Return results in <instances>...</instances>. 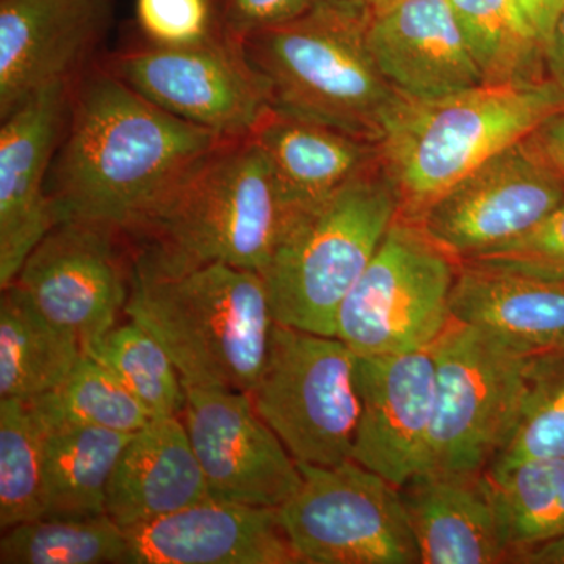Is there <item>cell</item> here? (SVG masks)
Masks as SVG:
<instances>
[{
  "instance_id": "74e56055",
  "label": "cell",
  "mask_w": 564,
  "mask_h": 564,
  "mask_svg": "<svg viewBox=\"0 0 564 564\" xmlns=\"http://www.w3.org/2000/svg\"><path fill=\"white\" fill-rule=\"evenodd\" d=\"M511 564H564V534L514 552Z\"/></svg>"
},
{
  "instance_id": "ffe728a7",
  "label": "cell",
  "mask_w": 564,
  "mask_h": 564,
  "mask_svg": "<svg viewBox=\"0 0 564 564\" xmlns=\"http://www.w3.org/2000/svg\"><path fill=\"white\" fill-rule=\"evenodd\" d=\"M400 494L422 564H502L510 560L486 473L423 469Z\"/></svg>"
},
{
  "instance_id": "d590c367",
  "label": "cell",
  "mask_w": 564,
  "mask_h": 564,
  "mask_svg": "<svg viewBox=\"0 0 564 564\" xmlns=\"http://www.w3.org/2000/svg\"><path fill=\"white\" fill-rule=\"evenodd\" d=\"M530 140L564 182V107L545 117L530 133Z\"/></svg>"
},
{
  "instance_id": "e0dca14e",
  "label": "cell",
  "mask_w": 564,
  "mask_h": 564,
  "mask_svg": "<svg viewBox=\"0 0 564 564\" xmlns=\"http://www.w3.org/2000/svg\"><path fill=\"white\" fill-rule=\"evenodd\" d=\"M110 21L111 0H0V117L73 85Z\"/></svg>"
},
{
  "instance_id": "f1b7e54d",
  "label": "cell",
  "mask_w": 564,
  "mask_h": 564,
  "mask_svg": "<svg viewBox=\"0 0 564 564\" xmlns=\"http://www.w3.org/2000/svg\"><path fill=\"white\" fill-rule=\"evenodd\" d=\"M486 475L510 558L514 552L564 534V458L530 459Z\"/></svg>"
},
{
  "instance_id": "484cf974",
  "label": "cell",
  "mask_w": 564,
  "mask_h": 564,
  "mask_svg": "<svg viewBox=\"0 0 564 564\" xmlns=\"http://www.w3.org/2000/svg\"><path fill=\"white\" fill-rule=\"evenodd\" d=\"M484 85L547 79L544 40L518 0H451Z\"/></svg>"
},
{
  "instance_id": "e575fe53",
  "label": "cell",
  "mask_w": 564,
  "mask_h": 564,
  "mask_svg": "<svg viewBox=\"0 0 564 564\" xmlns=\"http://www.w3.org/2000/svg\"><path fill=\"white\" fill-rule=\"evenodd\" d=\"M321 0H221L223 31L242 41L252 33L267 31L303 17Z\"/></svg>"
},
{
  "instance_id": "2e32d148",
  "label": "cell",
  "mask_w": 564,
  "mask_h": 564,
  "mask_svg": "<svg viewBox=\"0 0 564 564\" xmlns=\"http://www.w3.org/2000/svg\"><path fill=\"white\" fill-rule=\"evenodd\" d=\"M70 88L54 85L2 118L0 128V288L55 226L47 181L68 120Z\"/></svg>"
},
{
  "instance_id": "44dd1931",
  "label": "cell",
  "mask_w": 564,
  "mask_h": 564,
  "mask_svg": "<svg viewBox=\"0 0 564 564\" xmlns=\"http://www.w3.org/2000/svg\"><path fill=\"white\" fill-rule=\"evenodd\" d=\"M454 321L491 334L525 356L564 351V280L480 261L459 263Z\"/></svg>"
},
{
  "instance_id": "9a60e30c",
  "label": "cell",
  "mask_w": 564,
  "mask_h": 564,
  "mask_svg": "<svg viewBox=\"0 0 564 564\" xmlns=\"http://www.w3.org/2000/svg\"><path fill=\"white\" fill-rule=\"evenodd\" d=\"M356 386L361 417L351 459L400 488L429 466L437 391L432 347L358 355Z\"/></svg>"
},
{
  "instance_id": "d4e9b609",
  "label": "cell",
  "mask_w": 564,
  "mask_h": 564,
  "mask_svg": "<svg viewBox=\"0 0 564 564\" xmlns=\"http://www.w3.org/2000/svg\"><path fill=\"white\" fill-rule=\"evenodd\" d=\"M44 518L106 514L111 474L132 434L96 426L43 429Z\"/></svg>"
},
{
  "instance_id": "9c48e42d",
  "label": "cell",
  "mask_w": 564,
  "mask_h": 564,
  "mask_svg": "<svg viewBox=\"0 0 564 564\" xmlns=\"http://www.w3.org/2000/svg\"><path fill=\"white\" fill-rule=\"evenodd\" d=\"M432 351L437 391L426 469L486 473L518 422L530 358L456 321Z\"/></svg>"
},
{
  "instance_id": "836d02e7",
  "label": "cell",
  "mask_w": 564,
  "mask_h": 564,
  "mask_svg": "<svg viewBox=\"0 0 564 564\" xmlns=\"http://www.w3.org/2000/svg\"><path fill=\"white\" fill-rule=\"evenodd\" d=\"M469 261L564 280V204L524 237Z\"/></svg>"
},
{
  "instance_id": "7c38bea8",
  "label": "cell",
  "mask_w": 564,
  "mask_h": 564,
  "mask_svg": "<svg viewBox=\"0 0 564 564\" xmlns=\"http://www.w3.org/2000/svg\"><path fill=\"white\" fill-rule=\"evenodd\" d=\"M564 204V182L529 135L452 185L417 225L459 262L533 231Z\"/></svg>"
},
{
  "instance_id": "3957f363",
  "label": "cell",
  "mask_w": 564,
  "mask_h": 564,
  "mask_svg": "<svg viewBox=\"0 0 564 564\" xmlns=\"http://www.w3.org/2000/svg\"><path fill=\"white\" fill-rule=\"evenodd\" d=\"M299 214L259 144L237 137L193 163L126 234L169 261L262 273Z\"/></svg>"
},
{
  "instance_id": "83f0119b",
  "label": "cell",
  "mask_w": 564,
  "mask_h": 564,
  "mask_svg": "<svg viewBox=\"0 0 564 564\" xmlns=\"http://www.w3.org/2000/svg\"><path fill=\"white\" fill-rule=\"evenodd\" d=\"M28 403L43 429L96 426L133 434L152 421L121 381L85 352L58 388Z\"/></svg>"
},
{
  "instance_id": "5bb4252c",
  "label": "cell",
  "mask_w": 564,
  "mask_h": 564,
  "mask_svg": "<svg viewBox=\"0 0 564 564\" xmlns=\"http://www.w3.org/2000/svg\"><path fill=\"white\" fill-rule=\"evenodd\" d=\"M120 234L99 223H57L11 284L82 344L102 336L117 325L131 289Z\"/></svg>"
},
{
  "instance_id": "cb8c5ba5",
  "label": "cell",
  "mask_w": 564,
  "mask_h": 564,
  "mask_svg": "<svg viewBox=\"0 0 564 564\" xmlns=\"http://www.w3.org/2000/svg\"><path fill=\"white\" fill-rule=\"evenodd\" d=\"M84 355L82 340L51 322L17 288L0 299V399L28 400L58 388Z\"/></svg>"
},
{
  "instance_id": "4fadbf2b",
  "label": "cell",
  "mask_w": 564,
  "mask_h": 564,
  "mask_svg": "<svg viewBox=\"0 0 564 564\" xmlns=\"http://www.w3.org/2000/svg\"><path fill=\"white\" fill-rule=\"evenodd\" d=\"M184 388L181 417L209 496L280 510L302 485V470L258 414L250 393L188 383Z\"/></svg>"
},
{
  "instance_id": "603a6c76",
  "label": "cell",
  "mask_w": 564,
  "mask_h": 564,
  "mask_svg": "<svg viewBox=\"0 0 564 564\" xmlns=\"http://www.w3.org/2000/svg\"><path fill=\"white\" fill-rule=\"evenodd\" d=\"M285 198L302 212L380 163L378 143L270 109L251 133Z\"/></svg>"
},
{
  "instance_id": "7402d4cb",
  "label": "cell",
  "mask_w": 564,
  "mask_h": 564,
  "mask_svg": "<svg viewBox=\"0 0 564 564\" xmlns=\"http://www.w3.org/2000/svg\"><path fill=\"white\" fill-rule=\"evenodd\" d=\"M181 419H152L126 444L106 499V514L122 529L209 499L206 478Z\"/></svg>"
},
{
  "instance_id": "f546056e",
  "label": "cell",
  "mask_w": 564,
  "mask_h": 564,
  "mask_svg": "<svg viewBox=\"0 0 564 564\" xmlns=\"http://www.w3.org/2000/svg\"><path fill=\"white\" fill-rule=\"evenodd\" d=\"M2 564H129L124 529L109 516L50 519L6 530L0 540Z\"/></svg>"
},
{
  "instance_id": "8d00e7d4",
  "label": "cell",
  "mask_w": 564,
  "mask_h": 564,
  "mask_svg": "<svg viewBox=\"0 0 564 564\" xmlns=\"http://www.w3.org/2000/svg\"><path fill=\"white\" fill-rule=\"evenodd\" d=\"M544 61L547 79L564 90V6L545 40Z\"/></svg>"
},
{
  "instance_id": "7a4b0ae2",
  "label": "cell",
  "mask_w": 564,
  "mask_h": 564,
  "mask_svg": "<svg viewBox=\"0 0 564 564\" xmlns=\"http://www.w3.org/2000/svg\"><path fill=\"white\" fill-rule=\"evenodd\" d=\"M124 313L169 351L182 381L251 393L274 326L265 281L228 263L133 256Z\"/></svg>"
},
{
  "instance_id": "ab89813d",
  "label": "cell",
  "mask_w": 564,
  "mask_h": 564,
  "mask_svg": "<svg viewBox=\"0 0 564 564\" xmlns=\"http://www.w3.org/2000/svg\"><path fill=\"white\" fill-rule=\"evenodd\" d=\"M344 2L355 3V6L367 7V9H370V7L373 6L375 0H344Z\"/></svg>"
},
{
  "instance_id": "1f68e13d",
  "label": "cell",
  "mask_w": 564,
  "mask_h": 564,
  "mask_svg": "<svg viewBox=\"0 0 564 564\" xmlns=\"http://www.w3.org/2000/svg\"><path fill=\"white\" fill-rule=\"evenodd\" d=\"M540 458H564V351L530 358L518 422L486 474Z\"/></svg>"
},
{
  "instance_id": "4316f807",
  "label": "cell",
  "mask_w": 564,
  "mask_h": 564,
  "mask_svg": "<svg viewBox=\"0 0 564 564\" xmlns=\"http://www.w3.org/2000/svg\"><path fill=\"white\" fill-rule=\"evenodd\" d=\"M90 356L113 373L152 419L181 417L185 408L184 381L169 351L140 323L115 325L82 344Z\"/></svg>"
},
{
  "instance_id": "ac0fdd59",
  "label": "cell",
  "mask_w": 564,
  "mask_h": 564,
  "mask_svg": "<svg viewBox=\"0 0 564 564\" xmlns=\"http://www.w3.org/2000/svg\"><path fill=\"white\" fill-rule=\"evenodd\" d=\"M367 40L378 68L403 98H443L484 85L451 0L377 3Z\"/></svg>"
},
{
  "instance_id": "52a82bcc",
  "label": "cell",
  "mask_w": 564,
  "mask_h": 564,
  "mask_svg": "<svg viewBox=\"0 0 564 564\" xmlns=\"http://www.w3.org/2000/svg\"><path fill=\"white\" fill-rule=\"evenodd\" d=\"M356 361L358 352L337 337L274 323L250 395L296 463L337 466L351 459L361 417Z\"/></svg>"
},
{
  "instance_id": "ba28073f",
  "label": "cell",
  "mask_w": 564,
  "mask_h": 564,
  "mask_svg": "<svg viewBox=\"0 0 564 564\" xmlns=\"http://www.w3.org/2000/svg\"><path fill=\"white\" fill-rule=\"evenodd\" d=\"M459 263L417 223L399 215L340 304L334 337L359 356L432 347L454 322Z\"/></svg>"
},
{
  "instance_id": "f35d334b",
  "label": "cell",
  "mask_w": 564,
  "mask_h": 564,
  "mask_svg": "<svg viewBox=\"0 0 564 564\" xmlns=\"http://www.w3.org/2000/svg\"><path fill=\"white\" fill-rule=\"evenodd\" d=\"M524 9L527 17L532 21L541 39L547 40L552 25L563 9L564 0H518Z\"/></svg>"
},
{
  "instance_id": "277c9868",
  "label": "cell",
  "mask_w": 564,
  "mask_h": 564,
  "mask_svg": "<svg viewBox=\"0 0 564 564\" xmlns=\"http://www.w3.org/2000/svg\"><path fill=\"white\" fill-rule=\"evenodd\" d=\"M369 11L321 0L303 17L242 40L273 110L380 141L403 96L375 62L367 40Z\"/></svg>"
},
{
  "instance_id": "60d3db41",
  "label": "cell",
  "mask_w": 564,
  "mask_h": 564,
  "mask_svg": "<svg viewBox=\"0 0 564 564\" xmlns=\"http://www.w3.org/2000/svg\"><path fill=\"white\" fill-rule=\"evenodd\" d=\"M386 2H392V0H375L373 6H377V3H386Z\"/></svg>"
},
{
  "instance_id": "d6a6232c",
  "label": "cell",
  "mask_w": 564,
  "mask_h": 564,
  "mask_svg": "<svg viewBox=\"0 0 564 564\" xmlns=\"http://www.w3.org/2000/svg\"><path fill=\"white\" fill-rule=\"evenodd\" d=\"M135 14L152 46H196L223 32L214 0H135Z\"/></svg>"
},
{
  "instance_id": "8fae6325",
  "label": "cell",
  "mask_w": 564,
  "mask_h": 564,
  "mask_svg": "<svg viewBox=\"0 0 564 564\" xmlns=\"http://www.w3.org/2000/svg\"><path fill=\"white\" fill-rule=\"evenodd\" d=\"M107 69L159 109L225 139L251 135L272 109L242 41L225 31L196 46L148 44L117 55Z\"/></svg>"
},
{
  "instance_id": "30bf717a",
  "label": "cell",
  "mask_w": 564,
  "mask_h": 564,
  "mask_svg": "<svg viewBox=\"0 0 564 564\" xmlns=\"http://www.w3.org/2000/svg\"><path fill=\"white\" fill-rule=\"evenodd\" d=\"M299 466L278 516L300 564H422L399 486L352 459Z\"/></svg>"
},
{
  "instance_id": "4dcf8cb0",
  "label": "cell",
  "mask_w": 564,
  "mask_h": 564,
  "mask_svg": "<svg viewBox=\"0 0 564 564\" xmlns=\"http://www.w3.org/2000/svg\"><path fill=\"white\" fill-rule=\"evenodd\" d=\"M43 426L28 402L0 399V527L44 518Z\"/></svg>"
},
{
  "instance_id": "8992f818",
  "label": "cell",
  "mask_w": 564,
  "mask_h": 564,
  "mask_svg": "<svg viewBox=\"0 0 564 564\" xmlns=\"http://www.w3.org/2000/svg\"><path fill=\"white\" fill-rule=\"evenodd\" d=\"M397 217L381 163L300 212L261 273L274 322L334 336L340 304Z\"/></svg>"
},
{
  "instance_id": "d6986e66",
  "label": "cell",
  "mask_w": 564,
  "mask_h": 564,
  "mask_svg": "<svg viewBox=\"0 0 564 564\" xmlns=\"http://www.w3.org/2000/svg\"><path fill=\"white\" fill-rule=\"evenodd\" d=\"M124 532L129 564H300L278 510L214 497Z\"/></svg>"
},
{
  "instance_id": "5b68a950",
  "label": "cell",
  "mask_w": 564,
  "mask_h": 564,
  "mask_svg": "<svg viewBox=\"0 0 564 564\" xmlns=\"http://www.w3.org/2000/svg\"><path fill=\"white\" fill-rule=\"evenodd\" d=\"M562 107L564 90L551 79L478 85L443 98H403L378 141L400 217L419 223L452 185Z\"/></svg>"
},
{
  "instance_id": "6da1fadb",
  "label": "cell",
  "mask_w": 564,
  "mask_h": 564,
  "mask_svg": "<svg viewBox=\"0 0 564 564\" xmlns=\"http://www.w3.org/2000/svg\"><path fill=\"white\" fill-rule=\"evenodd\" d=\"M223 140L159 109L109 69L90 74L70 88L68 120L51 166L55 225L90 221L131 231Z\"/></svg>"
}]
</instances>
